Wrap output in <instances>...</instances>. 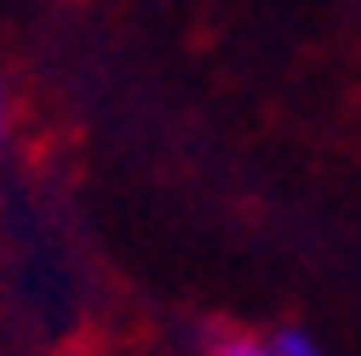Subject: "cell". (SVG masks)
<instances>
[{
	"label": "cell",
	"mask_w": 361,
	"mask_h": 356,
	"mask_svg": "<svg viewBox=\"0 0 361 356\" xmlns=\"http://www.w3.org/2000/svg\"><path fill=\"white\" fill-rule=\"evenodd\" d=\"M212 356H281L276 350V339H252V333H235V328H224V333H212Z\"/></svg>",
	"instance_id": "6da1fadb"
},
{
	"label": "cell",
	"mask_w": 361,
	"mask_h": 356,
	"mask_svg": "<svg viewBox=\"0 0 361 356\" xmlns=\"http://www.w3.org/2000/svg\"><path fill=\"white\" fill-rule=\"evenodd\" d=\"M276 350H281V356H322L315 339H304L298 328H281V333H276Z\"/></svg>",
	"instance_id": "7a4b0ae2"
},
{
	"label": "cell",
	"mask_w": 361,
	"mask_h": 356,
	"mask_svg": "<svg viewBox=\"0 0 361 356\" xmlns=\"http://www.w3.org/2000/svg\"><path fill=\"white\" fill-rule=\"evenodd\" d=\"M0 132H6V109H0Z\"/></svg>",
	"instance_id": "3957f363"
}]
</instances>
